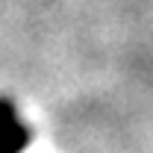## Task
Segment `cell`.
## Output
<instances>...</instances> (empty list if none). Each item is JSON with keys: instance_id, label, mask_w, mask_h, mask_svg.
<instances>
[{"instance_id": "cell-1", "label": "cell", "mask_w": 153, "mask_h": 153, "mask_svg": "<svg viewBox=\"0 0 153 153\" xmlns=\"http://www.w3.org/2000/svg\"><path fill=\"white\" fill-rule=\"evenodd\" d=\"M33 141V130L24 121H12L6 130H0V153H24Z\"/></svg>"}, {"instance_id": "cell-2", "label": "cell", "mask_w": 153, "mask_h": 153, "mask_svg": "<svg viewBox=\"0 0 153 153\" xmlns=\"http://www.w3.org/2000/svg\"><path fill=\"white\" fill-rule=\"evenodd\" d=\"M12 121H18V106L12 97H0V130H6Z\"/></svg>"}]
</instances>
